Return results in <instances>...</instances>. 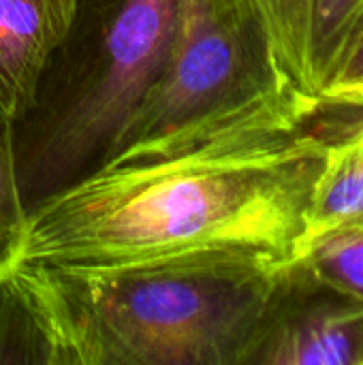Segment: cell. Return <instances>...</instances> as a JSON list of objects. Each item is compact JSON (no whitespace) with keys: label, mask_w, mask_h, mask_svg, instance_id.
I'll use <instances>...</instances> for the list:
<instances>
[{"label":"cell","mask_w":363,"mask_h":365,"mask_svg":"<svg viewBox=\"0 0 363 365\" xmlns=\"http://www.w3.org/2000/svg\"><path fill=\"white\" fill-rule=\"evenodd\" d=\"M321 154V135L302 126L116 165L30 210L19 261L92 265L203 248L293 261Z\"/></svg>","instance_id":"1"},{"label":"cell","mask_w":363,"mask_h":365,"mask_svg":"<svg viewBox=\"0 0 363 365\" xmlns=\"http://www.w3.org/2000/svg\"><path fill=\"white\" fill-rule=\"evenodd\" d=\"M289 263L203 248L39 265L79 365H246Z\"/></svg>","instance_id":"2"},{"label":"cell","mask_w":363,"mask_h":365,"mask_svg":"<svg viewBox=\"0 0 363 365\" xmlns=\"http://www.w3.org/2000/svg\"><path fill=\"white\" fill-rule=\"evenodd\" d=\"M175 0H79L30 109L13 122L26 212L111 169L163 75Z\"/></svg>","instance_id":"3"},{"label":"cell","mask_w":363,"mask_h":365,"mask_svg":"<svg viewBox=\"0 0 363 365\" xmlns=\"http://www.w3.org/2000/svg\"><path fill=\"white\" fill-rule=\"evenodd\" d=\"M317 113L285 73L257 0H175L163 75L116 165L225 137L295 130Z\"/></svg>","instance_id":"4"},{"label":"cell","mask_w":363,"mask_h":365,"mask_svg":"<svg viewBox=\"0 0 363 365\" xmlns=\"http://www.w3.org/2000/svg\"><path fill=\"white\" fill-rule=\"evenodd\" d=\"M246 365H363V299L291 261Z\"/></svg>","instance_id":"5"},{"label":"cell","mask_w":363,"mask_h":365,"mask_svg":"<svg viewBox=\"0 0 363 365\" xmlns=\"http://www.w3.org/2000/svg\"><path fill=\"white\" fill-rule=\"evenodd\" d=\"M257 4L285 73L321 111L319 96L363 0H257Z\"/></svg>","instance_id":"6"},{"label":"cell","mask_w":363,"mask_h":365,"mask_svg":"<svg viewBox=\"0 0 363 365\" xmlns=\"http://www.w3.org/2000/svg\"><path fill=\"white\" fill-rule=\"evenodd\" d=\"M79 0H0V109L17 122L41 73L64 41Z\"/></svg>","instance_id":"7"},{"label":"cell","mask_w":363,"mask_h":365,"mask_svg":"<svg viewBox=\"0 0 363 365\" xmlns=\"http://www.w3.org/2000/svg\"><path fill=\"white\" fill-rule=\"evenodd\" d=\"M0 364L79 365L39 263L0 274Z\"/></svg>","instance_id":"8"},{"label":"cell","mask_w":363,"mask_h":365,"mask_svg":"<svg viewBox=\"0 0 363 365\" xmlns=\"http://www.w3.org/2000/svg\"><path fill=\"white\" fill-rule=\"evenodd\" d=\"M342 128L323 133V154L293 261L312 246L363 229V107Z\"/></svg>","instance_id":"9"},{"label":"cell","mask_w":363,"mask_h":365,"mask_svg":"<svg viewBox=\"0 0 363 365\" xmlns=\"http://www.w3.org/2000/svg\"><path fill=\"white\" fill-rule=\"evenodd\" d=\"M26 220L28 212L17 184L13 122L0 109V274L19 263Z\"/></svg>","instance_id":"10"},{"label":"cell","mask_w":363,"mask_h":365,"mask_svg":"<svg viewBox=\"0 0 363 365\" xmlns=\"http://www.w3.org/2000/svg\"><path fill=\"white\" fill-rule=\"evenodd\" d=\"M295 263L319 280L363 299V229L312 246Z\"/></svg>","instance_id":"11"},{"label":"cell","mask_w":363,"mask_h":365,"mask_svg":"<svg viewBox=\"0 0 363 365\" xmlns=\"http://www.w3.org/2000/svg\"><path fill=\"white\" fill-rule=\"evenodd\" d=\"M323 109H362L363 107V6L355 26L338 56L332 75L319 96Z\"/></svg>","instance_id":"12"}]
</instances>
